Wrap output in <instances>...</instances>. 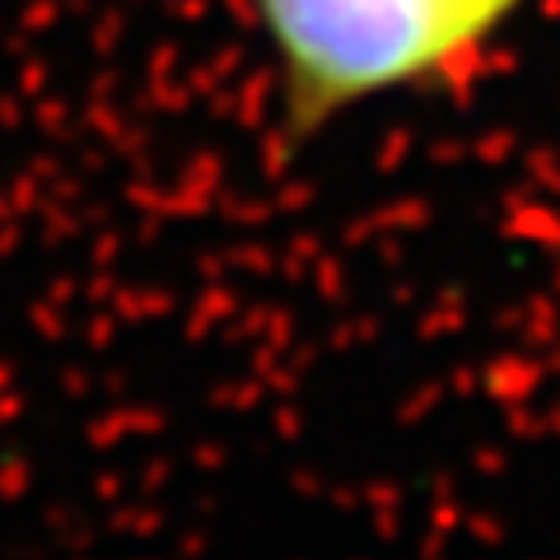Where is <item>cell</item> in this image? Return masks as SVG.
Wrapping results in <instances>:
<instances>
[{
    "instance_id": "6da1fadb",
    "label": "cell",
    "mask_w": 560,
    "mask_h": 560,
    "mask_svg": "<svg viewBox=\"0 0 560 560\" xmlns=\"http://www.w3.org/2000/svg\"><path fill=\"white\" fill-rule=\"evenodd\" d=\"M533 0H243L290 145L350 113L463 80Z\"/></svg>"
}]
</instances>
